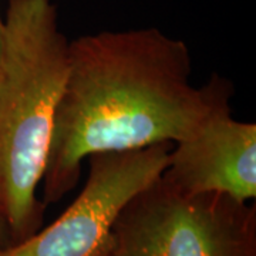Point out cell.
<instances>
[{
  "label": "cell",
  "instance_id": "obj_1",
  "mask_svg": "<svg viewBox=\"0 0 256 256\" xmlns=\"http://www.w3.org/2000/svg\"><path fill=\"white\" fill-rule=\"evenodd\" d=\"M186 43L156 28L104 30L68 43V66L43 174L47 206L80 181L88 156L176 144L220 111L234 86L191 82Z\"/></svg>",
  "mask_w": 256,
  "mask_h": 256
},
{
  "label": "cell",
  "instance_id": "obj_2",
  "mask_svg": "<svg viewBox=\"0 0 256 256\" xmlns=\"http://www.w3.org/2000/svg\"><path fill=\"white\" fill-rule=\"evenodd\" d=\"M68 43L52 0H9L0 46V206L13 245L43 228L46 168Z\"/></svg>",
  "mask_w": 256,
  "mask_h": 256
},
{
  "label": "cell",
  "instance_id": "obj_3",
  "mask_svg": "<svg viewBox=\"0 0 256 256\" xmlns=\"http://www.w3.org/2000/svg\"><path fill=\"white\" fill-rule=\"evenodd\" d=\"M110 244L116 256H256V206L160 176L120 212Z\"/></svg>",
  "mask_w": 256,
  "mask_h": 256
},
{
  "label": "cell",
  "instance_id": "obj_4",
  "mask_svg": "<svg viewBox=\"0 0 256 256\" xmlns=\"http://www.w3.org/2000/svg\"><path fill=\"white\" fill-rule=\"evenodd\" d=\"M172 144L88 156L82 192L57 220L0 256H96L130 200L160 178Z\"/></svg>",
  "mask_w": 256,
  "mask_h": 256
},
{
  "label": "cell",
  "instance_id": "obj_5",
  "mask_svg": "<svg viewBox=\"0 0 256 256\" xmlns=\"http://www.w3.org/2000/svg\"><path fill=\"white\" fill-rule=\"evenodd\" d=\"M162 178L190 194H220L238 202L256 196V126L220 111L174 144Z\"/></svg>",
  "mask_w": 256,
  "mask_h": 256
},
{
  "label": "cell",
  "instance_id": "obj_6",
  "mask_svg": "<svg viewBox=\"0 0 256 256\" xmlns=\"http://www.w3.org/2000/svg\"><path fill=\"white\" fill-rule=\"evenodd\" d=\"M12 245H13V239H12L9 225H8V220L4 218L2 206H0V250L12 246Z\"/></svg>",
  "mask_w": 256,
  "mask_h": 256
},
{
  "label": "cell",
  "instance_id": "obj_7",
  "mask_svg": "<svg viewBox=\"0 0 256 256\" xmlns=\"http://www.w3.org/2000/svg\"><path fill=\"white\" fill-rule=\"evenodd\" d=\"M96 256H116L114 255V252H112V249H111V244H110V239H108V242H107V245L101 249L100 252L97 254Z\"/></svg>",
  "mask_w": 256,
  "mask_h": 256
},
{
  "label": "cell",
  "instance_id": "obj_8",
  "mask_svg": "<svg viewBox=\"0 0 256 256\" xmlns=\"http://www.w3.org/2000/svg\"><path fill=\"white\" fill-rule=\"evenodd\" d=\"M2 34H3V14L0 13V46H2Z\"/></svg>",
  "mask_w": 256,
  "mask_h": 256
}]
</instances>
